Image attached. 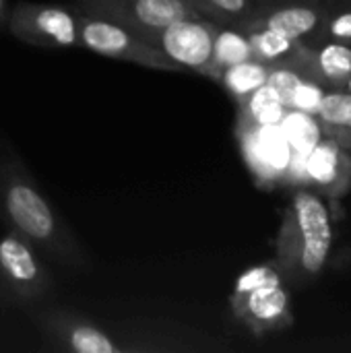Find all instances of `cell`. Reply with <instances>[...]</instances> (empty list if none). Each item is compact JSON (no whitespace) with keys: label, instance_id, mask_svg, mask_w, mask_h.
<instances>
[{"label":"cell","instance_id":"cell-1","mask_svg":"<svg viewBox=\"0 0 351 353\" xmlns=\"http://www.w3.org/2000/svg\"><path fill=\"white\" fill-rule=\"evenodd\" d=\"M0 209L8 230L54 263L81 269L87 259L72 232L43 199L25 165L0 145Z\"/></svg>","mask_w":351,"mask_h":353},{"label":"cell","instance_id":"cell-2","mask_svg":"<svg viewBox=\"0 0 351 353\" xmlns=\"http://www.w3.org/2000/svg\"><path fill=\"white\" fill-rule=\"evenodd\" d=\"M331 246L333 221L325 201L314 190L298 188L279 234V269L312 279L325 269Z\"/></svg>","mask_w":351,"mask_h":353},{"label":"cell","instance_id":"cell-3","mask_svg":"<svg viewBox=\"0 0 351 353\" xmlns=\"http://www.w3.org/2000/svg\"><path fill=\"white\" fill-rule=\"evenodd\" d=\"M79 39L81 46L106 58L126 60L163 72H182V68L147 37L108 19L79 14Z\"/></svg>","mask_w":351,"mask_h":353},{"label":"cell","instance_id":"cell-4","mask_svg":"<svg viewBox=\"0 0 351 353\" xmlns=\"http://www.w3.org/2000/svg\"><path fill=\"white\" fill-rule=\"evenodd\" d=\"M217 23L219 21L207 19L203 14L178 19L168 27L153 31L147 35V39L182 70H192L217 81V72L213 68V39Z\"/></svg>","mask_w":351,"mask_h":353},{"label":"cell","instance_id":"cell-5","mask_svg":"<svg viewBox=\"0 0 351 353\" xmlns=\"http://www.w3.org/2000/svg\"><path fill=\"white\" fill-rule=\"evenodd\" d=\"M6 27L23 43L39 48L81 46L79 17L58 4L19 2L10 6Z\"/></svg>","mask_w":351,"mask_h":353},{"label":"cell","instance_id":"cell-6","mask_svg":"<svg viewBox=\"0 0 351 353\" xmlns=\"http://www.w3.org/2000/svg\"><path fill=\"white\" fill-rule=\"evenodd\" d=\"M81 14L120 23L143 37L178 19L199 17L190 0H74Z\"/></svg>","mask_w":351,"mask_h":353},{"label":"cell","instance_id":"cell-7","mask_svg":"<svg viewBox=\"0 0 351 353\" xmlns=\"http://www.w3.org/2000/svg\"><path fill=\"white\" fill-rule=\"evenodd\" d=\"M244 161L261 186L288 182L294 149L281 126H259L238 116L236 128Z\"/></svg>","mask_w":351,"mask_h":353},{"label":"cell","instance_id":"cell-8","mask_svg":"<svg viewBox=\"0 0 351 353\" xmlns=\"http://www.w3.org/2000/svg\"><path fill=\"white\" fill-rule=\"evenodd\" d=\"M0 277L12 302L39 300L52 290L37 250L12 230L0 238Z\"/></svg>","mask_w":351,"mask_h":353},{"label":"cell","instance_id":"cell-9","mask_svg":"<svg viewBox=\"0 0 351 353\" xmlns=\"http://www.w3.org/2000/svg\"><path fill=\"white\" fill-rule=\"evenodd\" d=\"M335 4L331 2H269L267 6H257L254 12L242 25H263L271 27L292 39H298L310 48L323 41V29L329 12Z\"/></svg>","mask_w":351,"mask_h":353},{"label":"cell","instance_id":"cell-10","mask_svg":"<svg viewBox=\"0 0 351 353\" xmlns=\"http://www.w3.org/2000/svg\"><path fill=\"white\" fill-rule=\"evenodd\" d=\"M230 302L236 319L257 337L283 331L294 323L290 310V294L283 290V283L263 285L244 296H232Z\"/></svg>","mask_w":351,"mask_h":353},{"label":"cell","instance_id":"cell-11","mask_svg":"<svg viewBox=\"0 0 351 353\" xmlns=\"http://www.w3.org/2000/svg\"><path fill=\"white\" fill-rule=\"evenodd\" d=\"M39 325L60 350L74 353H116V345L106 329L79 314L66 310L48 312L39 316Z\"/></svg>","mask_w":351,"mask_h":353},{"label":"cell","instance_id":"cell-12","mask_svg":"<svg viewBox=\"0 0 351 353\" xmlns=\"http://www.w3.org/2000/svg\"><path fill=\"white\" fill-rule=\"evenodd\" d=\"M308 184L331 196L343 194L351 184V157L329 137H323L306 155Z\"/></svg>","mask_w":351,"mask_h":353},{"label":"cell","instance_id":"cell-13","mask_svg":"<svg viewBox=\"0 0 351 353\" xmlns=\"http://www.w3.org/2000/svg\"><path fill=\"white\" fill-rule=\"evenodd\" d=\"M250 39L252 46V54L257 60L269 64V66H277V64H296L302 68L310 58L312 48L292 39L271 27H263V25H240Z\"/></svg>","mask_w":351,"mask_h":353},{"label":"cell","instance_id":"cell-14","mask_svg":"<svg viewBox=\"0 0 351 353\" xmlns=\"http://www.w3.org/2000/svg\"><path fill=\"white\" fill-rule=\"evenodd\" d=\"M304 72L327 89H343L351 74V43L323 39L312 48Z\"/></svg>","mask_w":351,"mask_h":353},{"label":"cell","instance_id":"cell-15","mask_svg":"<svg viewBox=\"0 0 351 353\" xmlns=\"http://www.w3.org/2000/svg\"><path fill=\"white\" fill-rule=\"evenodd\" d=\"M317 118L325 137L351 149V93L345 89H327L319 105Z\"/></svg>","mask_w":351,"mask_h":353},{"label":"cell","instance_id":"cell-16","mask_svg":"<svg viewBox=\"0 0 351 353\" xmlns=\"http://www.w3.org/2000/svg\"><path fill=\"white\" fill-rule=\"evenodd\" d=\"M250 58H254V54H252L248 33L240 25L217 23L215 39H213V68L217 72V79L223 68L250 60Z\"/></svg>","mask_w":351,"mask_h":353},{"label":"cell","instance_id":"cell-17","mask_svg":"<svg viewBox=\"0 0 351 353\" xmlns=\"http://www.w3.org/2000/svg\"><path fill=\"white\" fill-rule=\"evenodd\" d=\"M285 112H288V105L281 101L275 89L267 83L259 87L257 91H252L242 101H238V116L259 126L281 124Z\"/></svg>","mask_w":351,"mask_h":353},{"label":"cell","instance_id":"cell-18","mask_svg":"<svg viewBox=\"0 0 351 353\" xmlns=\"http://www.w3.org/2000/svg\"><path fill=\"white\" fill-rule=\"evenodd\" d=\"M271 66L250 58L244 62H238L234 66H228L219 72V83L225 87V91L238 101H242L244 97H248L252 91H257L259 87H263L269 79Z\"/></svg>","mask_w":351,"mask_h":353},{"label":"cell","instance_id":"cell-19","mask_svg":"<svg viewBox=\"0 0 351 353\" xmlns=\"http://www.w3.org/2000/svg\"><path fill=\"white\" fill-rule=\"evenodd\" d=\"M279 126L285 139L290 141L292 149L298 153H308L325 137L323 126L317 116L300 112V110H292V108H288Z\"/></svg>","mask_w":351,"mask_h":353},{"label":"cell","instance_id":"cell-20","mask_svg":"<svg viewBox=\"0 0 351 353\" xmlns=\"http://www.w3.org/2000/svg\"><path fill=\"white\" fill-rule=\"evenodd\" d=\"M194 6L203 17L207 14L213 21H230L234 25H242L257 8L252 0H194Z\"/></svg>","mask_w":351,"mask_h":353},{"label":"cell","instance_id":"cell-21","mask_svg":"<svg viewBox=\"0 0 351 353\" xmlns=\"http://www.w3.org/2000/svg\"><path fill=\"white\" fill-rule=\"evenodd\" d=\"M277 283H283V277H281V269L277 263H265V265H257V267H250L248 271H244L236 285H234V294L232 296H244L257 288H263V285H277Z\"/></svg>","mask_w":351,"mask_h":353},{"label":"cell","instance_id":"cell-22","mask_svg":"<svg viewBox=\"0 0 351 353\" xmlns=\"http://www.w3.org/2000/svg\"><path fill=\"white\" fill-rule=\"evenodd\" d=\"M327 87L323 83H319L317 79L312 77H304L300 81V85L294 89L292 93V99H290V105L292 110H300V112H306V114H312L317 116L319 112V105L323 101V95H325Z\"/></svg>","mask_w":351,"mask_h":353},{"label":"cell","instance_id":"cell-23","mask_svg":"<svg viewBox=\"0 0 351 353\" xmlns=\"http://www.w3.org/2000/svg\"><path fill=\"white\" fill-rule=\"evenodd\" d=\"M304 77H306V74H304L302 68L296 66V64H277V66H271L267 85H271V87L275 89V93L281 97V101H283L285 105H290L292 93H294V89L300 85V81H302Z\"/></svg>","mask_w":351,"mask_h":353},{"label":"cell","instance_id":"cell-24","mask_svg":"<svg viewBox=\"0 0 351 353\" xmlns=\"http://www.w3.org/2000/svg\"><path fill=\"white\" fill-rule=\"evenodd\" d=\"M323 39H335V41H345L351 43V8H335L329 12L325 29H323Z\"/></svg>","mask_w":351,"mask_h":353},{"label":"cell","instance_id":"cell-25","mask_svg":"<svg viewBox=\"0 0 351 353\" xmlns=\"http://www.w3.org/2000/svg\"><path fill=\"white\" fill-rule=\"evenodd\" d=\"M8 10H10L8 2H6V0H0V25H6V19H8Z\"/></svg>","mask_w":351,"mask_h":353},{"label":"cell","instance_id":"cell-26","mask_svg":"<svg viewBox=\"0 0 351 353\" xmlns=\"http://www.w3.org/2000/svg\"><path fill=\"white\" fill-rule=\"evenodd\" d=\"M4 302H10V296H8V292L2 283V277H0V304H4Z\"/></svg>","mask_w":351,"mask_h":353},{"label":"cell","instance_id":"cell-27","mask_svg":"<svg viewBox=\"0 0 351 353\" xmlns=\"http://www.w3.org/2000/svg\"><path fill=\"white\" fill-rule=\"evenodd\" d=\"M267 2H298V0H267ZM310 2H331V4H335V0H310Z\"/></svg>","mask_w":351,"mask_h":353},{"label":"cell","instance_id":"cell-28","mask_svg":"<svg viewBox=\"0 0 351 353\" xmlns=\"http://www.w3.org/2000/svg\"><path fill=\"white\" fill-rule=\"evenodd\" d=\"M345 91H350L351 93V74H350V79H348V83H345V87H343Z\"/></svg>","mask_w":351,"mask_h":353},{"label":"cell","instance_id":"cell-29","mask_svg":"<svg viewBox=\"0 0 351 353\" xmlns=\"http://www.w3.org/2000/svg\"><path fill=\"white\" fill-rule=\"evenodd\" d=\"M190 2H192V4H194V0H190ZM194 8H197V6H194Z\"/></svg>","mask_w":351,"mask_h":353}]
</instances>
